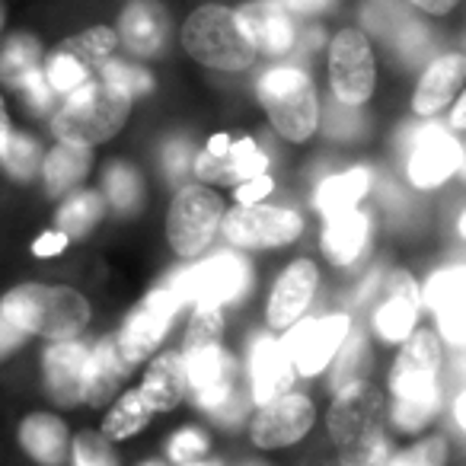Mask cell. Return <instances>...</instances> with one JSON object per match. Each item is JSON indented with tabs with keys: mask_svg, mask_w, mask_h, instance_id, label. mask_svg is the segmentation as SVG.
<instances>
[{
	"mask_svg": "<svg viewBox=\"0 0 466 466\" xmlns=\"http://www.w3.org/2000/svg\"><path fill=\"white\" fill-rule=\"evenodd\" d=\"M0 313L26 336L71 342L90 323V304L80 291L61 285H20L0 300Z\"/></svg>",
	"mask_w": 466,
	"mask_h": 466,
	"instance_id": "1",
	"label": "cell"
},
{
	"mask_svg": "<svg viewBox=\"0 0 466 466\" xmlns=\"http://www.w3.org/2000/svg\"><path fill=\"white\" fill-rule=\"evenodd\" d=\"M131 112V96L106 84L103 77L90 80L80 90L67 96V103L55 116V135L61 144H74V147H93V144L109 141L118 135Z\"/></svg>",
	"mask_w": 466,
	"mask_h": 466,
	"instance_id": "2",
	"label": "cell"
},
{
	"mask_svg": "<svg viewBox=\"0 0 466 466\" xmlns=\"http://www.w3.org/2000/svg\"><path fill=\"white\" fill-rule=\"evenodd\" d=\"M182 46L198 65L214 71H243L256 61V46L240 14L218 4L198 7L188 16L182 26Z\"/></svg>",
	"mask_w": 466,
	"mask_h": 466,
	"instance_id": "3",
	"label": "cell"
},
{
	"mask_svg": "<svg viewBox=\"0 0 466 466\" xmlns=\"http://www.w3.org/2000/svg\"><path fill=\"white\" fill-rule=\"evenodd\" d=\"M259 99L288 141H307L319 125V99L313 80L300 67H272L259 80Z\"/></svg>",
	"mask_w": 466,
	"mask_h": 466,
	"instance_id": "4",
	"label": "cell"
},
{
	"mask_svg": "<svg viewBox=\"0 0 466 466\" xmlns=\"http://www.w3.org/2000/svg\"><path fill=\"white\" fill-rule=\"evenodd\" d=\"M118 48V35L106 26H93L84 33L65 39L48 55L46 77L55 93L71 96L84 84H90L93 71H103L106 61H112V52Z\"/></svg>",
	"mask_w": 466,
	"mask_h": 466,
	"instance_id": "5",
	"label": "cell"
},
{
	"mask_svg": "<svg viewBox=\"0 0 466 466\" xmlns=\"http://www.w3.org/2000/svg\"><path fill=\"white\" fill-rule=\"evenodd\" d=\"M441 364H444L441 336L428 326H419L402 342L393 370H390L393 400H441Z\"/></svg>",
	"mask_w": 466,
	"mask_h": 466,
	"instance_id": "6",
	"label": "cell"
},
{
	"mask_svg": "<svg viewBox=\"0 0 466 466\" xmlns=\"http://www.w3.org/2000/svg\"><path fill=\"white\" fill-rule=\"evenodd\" d=\"M224 224V201L205 186H186L167 214V240L179 256H195Z\"/></svg>",
	"mask_w": 466,
	"mask_h": 466,
	"instance_id": "7",
	"label": "cell"
},
{
	"mask_svg": "<svg viewBox=\"0 0 466 466\" xmlns=\"http://www.w3.org/2000/svg\"><path fill=\"white\" fill-rule=\"evenodd\" d=\"M329 84L336 103L364 106L374 96L377 86V61L368 35L361 29H342L329 46Z\"/></svg>",
	"mask_w": 466,
	"mask_h": 466,
	"instance_id": "8",
	"label": "cell"
},
{
	"mask_svg": "<svg viewBox=\"0 0 466 466\" xmlns=\"http://www.w3.org/2000/svg\"><path fill=\"white\" fill-rule=\"evenodd\" d=\"M176 298L186 304L195 300L198 307H220L233 304L249 291V266L240 256H211L192 268H182L169 285Z\"/></svg>",
	"mask_w": 466,
	"mask_h": 466,
	"instance_id": "9",
	"label": "cell"
},
{
	"mask_svg": "<svg viewBox=\"0 0 466 466\" xmlns=\"http://www.w3.org/2000/svg\"><path fill=\"white\" fill-rule=\"evenodd\" d=\"M380 415H383V393L370 380H358L351 387L339 390L336 400L329 406V428L332 444L342 453L361 447L380 431Z\"/></svg>",
	"mask_w": 466,
	"mask_h": 466,
	"instance_id": "10",
	"label": "cell"
},
{
	"mask_svg": "<svg viewBox=\"0 0 466 466\" xmlns=\"http://www.w3.org/2000/svg\"><path fill=\"white\" fill-rule=\"evenodd\" d=\"M220 230H224L227 243H233L237 249H268L298 240L304 220L291 208L240 205L227 214Z\"/></svg>",
	"mask_w": 466,
	"mask_h": 466,
	"instance_id": "11",
	"label": "cell"
},
{
	"mask_svg": "<svg viewBox=\"0 0 466 466\" xmlns=\"http://www.w3.org/2000/svg\"><path fill=\"white\" fill-rule=\"evenodd\" d=\"M182 300L176 298L173 288H157L154 294L141 300L135 310L128 313L122 332H118V351H122V361L128 364V370L135 364H141L150 351L160 345V339L167 336L169 323L179 313Z\"/></svg>",
	"mask_w": 466,
	"mask_h": 466,
	"instance_id": "12",
	"label": "cell"
},
{
	"mask_svg": "<svg viewBox=\"0 0 466 466\" xmlns=\"http://www.w3.org/2000/svg\"><path fill=\"white\" fill-rule=\"evenodd\" d=\"M463 169V144L451 131L428 125L412 135L406 173L415 188H438Z\"/></svg>",
	"mask_w": 466,
	"mask_h": 466,
	"instance_id": "13",
	"label": "cell"
},
{
	"mask_svg": "<svg viewBox=\"0 0 466 466\" xmlns=\"http://www.w3.org/2000/svg\"><path fill=\"white\" fill-rule=\"evenodd\" d=\"M349 332H351V323L345 313L304 319V323L294 326L285 336V349H288V355H291L294 368H298L300 374L313 377L323 368H329V361H336L339 349L345 345Z\"/></svg>",
	"mask_w": 466,
	"mask_h": 466,
	"instance_id": "14",
	"label": "cell"
},
{
	"mask_svg": "<svg viewBox=\"0 0 466 466\" xmlns=\"http://www.w3.org/2000/svg\"><path fill=\"white\" fill-rule=\"evenodd\" d=\"M313 421H317V406L310 396L304 393H285L272 400L268 406L259 409L253 419V444L275 451V447H291L298 444L304 434H310Z\"/></svg>",
	"mask_w": 466,
	"mask_h": 466,
	"instance_id": "15",
	"label": "cell"
},
{
	"mask_svg": "<svg viewBox=\"0 0 466 466\" xmlns=\"http://www.w3.org/2000/svg\"><path fill=\"white\" fill-rule=\"evenodd\" d=\"M188 364V390H192L195 402L208 412H218L224 402L237 396V364L224 351V345H211L186 355Z\"/></svg>",
	"mask_w": 466,
	"mask_h": 466,
	"instance_id": "16",
	"label": "cell"
},
{
	"mask_svg": "<svg viewBox=\"0 0 466 466\" xmlns=\"http://www.w3.org/2000/svg\"><path fill=\"white\" fill-rule=\"evenodd\" d=\"M421 294L415 279L406 268H393L383 279V300L374 310V329L383 342H406L415 332V319H419Z\"/></svg>",
	"mask_w": 466,
	"mask_h": 466,
	"instance_id": "17",
	"label": "cell"
},
{
	"mask_svg": "<svg viewBox=\"0 0 466 466\" xmlns=\"http://www.w3.org/2000/svg\"><path fill=\"white\" fill-rule=\"evenodd\" d=\"M466 86V52H444L421 71L412 93V112L421 118H434L444 112Z\"/></svg>",
	"mask_w": 466,
	"mask_h": 466,
	"instance_id": "18",
	"label": "cell"
},
{
	"mask_svg": "<svg viewBox=\"0 0 466 466\" xmlns=\"http://www.w3.org/2000/svg\"><path fill=\"white\" fill-rule=\"evenodd\" d=\"M425 304L451 345H466V266L441 268L428 279Z\"/></svg>",
	"mask_w": 466,
	"mask_h": 466,
	"instance_id": "19",
	"label": "cell"
},
{
	"mask_svg": "<svg viewBox=\"0 0 466 466\" xmlns=\"http://www.w3.org/2000/svg\"><path fill=\"white\" fill-rule=\"evenodd\" d=\"M86 361H90V345L84 342H55L42 355L46 368V387L58 406H77L84 402L86 383Z\"/></svg>",
	"mask_w": 466,
	"mask_h": 466,
	"instance_id": "20",
	"label": "cell"
},
{
	"mask_svg": "<svg viewBox=\"0 0 466 466\" xmlns=\"http://www.w3.org/2000/svg\"><path fill=\"white\" fill-rule=\"evenodd\" d=\"M319 285V272L310 259H298L281 272L275 281L272 298H268V326L272 329H291L304 310L310 307L313 294Z\"/></svg>",
	"mask_w": 466,
	"mask_h": 466,
	"instance_id": "21",
	"label": "cell"
},
{
	"mask_svg": "<svg viewBox=\"0 0 466 466\" xmlns=\"http://www.w3.org/2000/svg\"><path fill=\"white\" fill-rule=\"evenodd\" d=\"M249 370H253V400L259 406H268L272 400H279V396H285L291 390L298 368H294L285 342H279L272 336H259L253 342Z\"/></svg>",
	"mask_w": 466,
	"mask_h": 466,
	"instance_id": "22",
	"label": "cell"
},
{
	"mask_svg": "<svg viewBox=\"0 0 466 466\" xmlns=\"http://www.w3.org/2000/svg\"><path fill=\"white\" fill-rule=\"evenodd\" d=\"M247 26V35L253 39L256 52L262 55H288L298 42L294 23L288 16V10L279 0H253L247 7L237 10Z\"/></svg>",
	"mask_w": 466,
	"mask_h": 466,
	"instance_id": "23",
	"label": "cell"
},
{
	"mask_svg": "<svg viewBox=\"0 0 466 466\" xmlns=\"http://www.w3.org/2000/svg\"><path fill=\"white\" fill-rule=\"evenodd\" d=\"M118 35L135 55H160L169 39V14L157 0H131L118 20Z\"/></svg>",
	"mask_w": 466,
	"mask_h": 466,
	"instance_id": "24",
	"label": "cell"
},
{
	"mask_svg": "<svg viewBox=\"0 0 466 466\" xmlns=\"http://www.w3.org/2000/svg\"><path fill=\"white\" fill-rule=\"evenodd\" d=\"M266 167H268V157L256 147L253 137L233 141V147L227 154H208V150H201L195 157V173L211 182H237V179L247 182L256 179V176H266Z\"/></svg>",
	"mask_w": 466,
	"mask_h": 466,
	"instance_id": "25",
	"label": "cell"
},
{
	"mask_svg": "<svg viewBox=\"0 0 466 466\" xmlns=\"http://www.w3.org/2000/svg\"><path fill=\"white\" fill-rule=\"evenodd\" d=\"M144 400L150 402L154 412H169L182 402V396L188 393V364L182 351H163L150 361V368L144 370L141 383Z\"/></svg>",
	"mask_w": 466,
	"mask_h": 466,
	"instance_id": "26",
	"label": "cell"
},
{
	"mask_svg": "<svg viewBox=\"0 0 466 466\" xmlns=\"http://www.w3.org/2000/svg\"><path fill=\"white\" fill-rule=\"evenodd\" d=\"M20 444L39 466H65L71 460V431L58 415L35 412L23 419Z\"/></svg>",
	"mask_w": 466,
	"mask_h": 466,
	"instance_id": "27",
	"label": "cell"
},
{
	"mask_svg": "<svg viewBox=\"0 0 466 466\" xmlns=\"http://www.w3.org/2000/svg\"><path fill=\"white\" fill-rule=\"evenodd\" d=\"M128 374V364L122 361L116 339H103L96 349H90L86 361V383H84V402L86 406H106L118 393V383Z\"/></svg>",
	"mask_w": 466,
	"mask_h": 466,
	"instance_id": "28",
	"label": "cell"
},
{
	"mask_svg": "<svg viewBox=\"0 0 466 466\" xmlns=\"http://www.w3.org/2000/svg\"><path fill=\"white\" fill-rule=\"evenodd\" d=\"M368 233H370V220L368 214L345 211L336 218L326 220L323 230V249L336 266H351V262L361 256V249L368 247Z\"/></svg>",
	"mask_w": 466,
	"mask_h": 466,
	"instance_id": "29",
	"label": "cell"
},
{
	"mask_svg": "<svg viewBox=\"0 0 466 466\" xmlns=\"http://www.w3.org/2000/svg\"><path fill=\"white\" fill-rule=\"evenodd\" d=\"M368 188H370V169L368 167L345 169V173L329 176V179L319 182L317 208L326 214V220L336 218V214L355 211V205L368 195Z\"/></svg>",
	"mask_w": 466,
	"mask_h": 466,
	"instance_id": "30",
	"label": "cell"
},
{
	"mask_svg": "<svg viewBox=\"0 0 466 466\" xmlns=\"http://www.w3.org/2000/svg\"><path fill=\"white\" fill-rule=\"evenodd\" d=\"M46 188L52 195L71 192L77 182H84V176L90 173V150L74 147V144H58L46 160Z\"/></svg>",
	"mask_w": 466,
	"mask_h": 466,
	"instance_id": "31",
	"label": "cell"
},
{
	"mask_svg": "<svg viewBox=\"0 0 466 466\" xmlns=\"http://www.w3.org/2000/svg\"><path fill=\"white\" fill-rule=\"evenodd\" d=\"M150 419H154V409L144 400V393L141 390H128V393L118 396L116 406L109 409V415H106V421H103V434L109 441L135 438L137 431H144V428L150 425Z\"/></svg>",
	"mask_w": 466,
	"mask_h": 466,
	"instance_id": "32",
	"label": "cell"
},
{
	"mask_svg": "<svg viewBox=\"0 0 466 466\" xmlns=\"http://www.w3.org/2000/svg\"><path fill=\"white\" fill-rule=\"evenodd\" d=\"M106 205L99 192H77L61 205L58 211V227L67 240H77V237H86V233L96 227V220L103 218Z\"/></svg>",
	"mask_w": 466,
	"mask_h": 466,
	"instance_id": "33",
	"label": "cell"
},
{
	"mask_svg": "<svg viewBox=\"0 0 466 466\" xmlns=\"http://www.w3.org/2000/svg\"><path fill=\"white\" fill-rule=\"evenodd\" d=\"M368 368H370L368 336H364V332H349V339H345V345L336 355V368H332V390L339 393V390L364 380Z\"/></svg>",
	"mask_w": 466,
	"mask_h": 466,
	"instance_id": "34",
	"label": "cell"
},
{
	"mask_svg": "<svg viewBox=\"0 0 466 466\" xmlns=\"http://www.w3.org/2000/svg\"><path fill=\"white\" fill-rule=\"evenodd\" d=\"M0 163H4V169H7L14 179L29 182L35 176V169L42 167V147L29 135L10 131V137L4 141V147H0Z\"/></svg>",
	"mask_w": 466,
	"mask_h": 466,
	"instance_id": "35",
	"label": "cell"
},
{
	"mask_svg": "<svg viewBox=\"0 0 466 466\" xmlns=\"http://www.w3.org/2000/svg\"><path fill=\"white\" fill-rule=\"evenodd\" d=\"M39 67V42L29 35H16L0 52V77L10 86H23V80Z\"/></svg>",
	"mask_w": 466,
	"mask_h": 466,
	"instance_id": "36",
	"label": "cell"
},
{
	"mask_svg": "<svg viewBox=\"0 0 466 466\" xmlns=\"http://www.w3.org/2000/svg\"><path fill=\"white\" fill-rule=\"evenodd\" d=\"M220 336H224V313H220V307H198L186 329L182 355H192V351L220 345Z\"/></svg>",
	"mask_w": 466,
	"mask_h": 466,
	"instance_id": "37",
	"label": "cell"
},
{
	"mask_svg": "<svg viewBox=\"0 0 466 466\" xmlns=\"http://www.w3.org/2000/svg\"><path fill=\"white\" fill-rule=\"evenodd\" d=\"M106 198L118 208V211H135L141 205V179L131 167L125 163H112L106 169Z\"/></svg>",
	"mask_w": 466,
	"mask_h": 466,
	"instance_id": "38",
	"label": "cell"
},
{
	"mask_svg": "<svg viewBox=\"0 0 466 466\" xmlns=\"http://www.w3.org/2000/svg\"><path fill=\"white\" fill-rule=\"evenodd\" d=\"M71 460L74 466H118L116 451L103 431H80L71 444Z\"/></svg>",
	"mask_w": 466,
	"mask_h": 466,
	"instance_id": "39",
	"label": "cell"
},
{
	"mask_svg": "<svg viewBox=\"0 0 466 466\" xmlns=\"http://www.w3.org/2000/svg\"><path fill=\"white\" fill-rule=\"evenodd\" d=\"M364 20H368V26L374 29L377 35L396 42V35L412 23V16H409L400 4H393V0H374V4L364 10Z\"/></svg>",
	"mask_w": 466,
	"mask_h": 466,
	"instance_id": "40",
	"label": "cell"
},
{
	"mask_svg": "<svg viewBox=\"0 0 466 466\" xmlns=\"http://www.w3.org/2000/svg\"><path fill=\"white\" fill-rule=\"evenodd\" d=\"M444 463H447V438L431 434V438H421L419 444L393 453L387 466H444Z\"/></svg>",
	"mask_w": 466,
	"mask_h": 466,
	"instance_id": "41",
	"label": "cell"
},
{
	"mask_svg": "<svg viewBox=\"0 0 466 466\" xmlns=\"http://www.w3.org/2000/svg\"><path fill=\"white\" fill-rule=\"evenodd\" d=\"M441 400H393V425L406 434L421 431L438 415Z\"/></svg>",
	"mask_w": 466,
	"mask_h": 466,
	"instance_id": "42",
	"label": "cell"
},
{
	"mask_svg": "<svg viewBox=\"0 0 466 466\" xmlns=\"http://www.w3.org/2000/svg\"><path fill=\"white\" fill-rule=\"evenodd\" d=\"M99 74H103L106 84H112L116 90L128 93L131 99L141 96V93L154 90V80H150V74L141 71V67H135V65H125V61H106V67Z\"/></svg>",
	"mask_w": 466,
	"mask_h": 466,
	"instance_id": "43",
	"label": "cell"
},
{
	"mask_svg": "<svg viewBox=\"0 0 466 466\" xmlns=\"http://www.w3.org/2000/svg\"><path fill=\"white\" fill-rule=\"evenodd\" d=\"M211 441L201 428H182L173 441H169V457L176 460L179 466H198L201 457L208 453Z\"/></svg>",
	"mask_w": 466,
	"mask_h": 466,
	"instance_id": "44",
	"label": "cell"
},
{
	"mask_svg": "<svg viewBox=\"0 0 466 466\" xmlns=\"http://www.w3.org/2000/svg\"><path fill=\"white\" fill-rule=\"evenodd\" d=\"M390 441L383 438V431H377L370 441H364L361 447L345 453V466H387L390 463Z\"/></svg>",
	"mask_w": 466,
	"mask_h": 466,
	"instance_id": "45",
	"label": "cell"
},
{
	"mask_svg": "<svg viewBox=\"0 0 466 466\" xmlns=\"http://www.w3.org/2000/svg\"><path fill=\"white\" fill-rule=\"evenodd\" d=\"M192 154H195V150H192V144H188V141L167 144V150H163V167H167L169 179H186L188 169H195Z\"/></svg>",
	"mask_w": 466,
	"mask_h": 466,
	"instance_id": "46",
	"label": "cell"
},
{
	"mask_svg": "<svg viewBox=\"0 0 466 466\" xmlns=\"http://www.w3.org/2000/svg\"><path fill=\"white\" fill-rule=\"evenodd\" d=\"M20 90L26 93L29 106H33L35 112H46L48 106H52V99H55V90H52V84H48L46 71H39V67H35V71L29 74L26 80H23V86H20Z\"/></svg>",
	"mask_w": 466,
	"mask_h": 466,
	"instance_id": "47",
	"label": "cell"
},
{
	"mask_svg": "<svg viewBox=\"0 0 466 466\" xmlns=\"http://www.w3.org/2000/svg\"><path fill=\"white\" fill-rule=\"evenodd\" d=\"M358 122H361V118L355 116V109H351V106L336 103L329 116H326V131H329V135H336V137H351L358 131Z\"/></svg>",
	"mask_w": 466,
	"mask_h": 466,
	"instance_id": "48",
	"label": "cell"
},
{
	"mask_svg": "<svg viewBox=\"0 0 466 466\" xmlns=\"http://www.w3.org/2000/svg\"><path fill=\"white\" fill-rule=\"evenodd\" d=\"M268 192H272V179H268V176H256V179L240 182V188H237V201H243V205H256V201H262Z\"/></svg>",
	"mask_w": 466,
	"mask_h": 466,
	"instance_id": "49",
	"label": "cell"
},
{
	"mask_svg": "<svg viewBox=\"0 0 466 466\" xmlns=\"http://www.w3.org/2000/svg\"><path fill=\"white\" fill-rule=\"evenodd\" d=\"M67 247V237L61 230H52V233H42L39 240L33 243V253L39 256V259H52V256H61Z\"/></svg>",
	"mask_w": 466,
	"mask_h": 466,
	"instance_id": "50",
	"label": "cell"
},
{
	"mask_svg": "<svg viewBox=\"0 0 466 466\" xmlns=\"http://www.w3.org/2000/svg\"><path fill=\"white\" fill-rule=\"evenodd\" d=\"M23 339H26V332L16 329L14 323H10L4 313H0V358H7L10 351H16L23 345Z\"/></svg>",
	"mask_w": 466,
	"mask_h": 466,
	"instance_id": "51",
	"label": "cell"
},
{
	"mask_svg": "<svg viewBox=\"0 0 466 466\" xmlns=\"http://www.w3.org/2000/svg\"><path fill=\"white\" fill-rule=\"evenodd\" d=\"M415 10H421V14L428 16H447L453 7H457L460 0H409Z\"/></svg>",
	"mask_w": 466,
	"mask_h": 466,
	"instance_id": "52",
	"label": "cell"
},
{
	"mask_svg": "<svg viewBox=\"0 0 466 466\" xmlns=\"http://www.w3.org/2000/svg\"><path fill=\"white\" fill-rule=\"evenodd\" d=\"M279 4L294 14H319V10H329L336 0H279Z\"/></svg>",
	"mask_w": 466,
	"mask_h": 466,
	"instance_id": "53",
	"label": "cell"
},
{
	"mask_svg": "<svg viewBox=\"0 0 466 466\" xmlns=\"http://www.w3.org/2000/svg\"><path fill=\"white\" fill-rule=\"evenodd\" d=\"M447 125H451L453 131H466V86L463 93L457 96V103H453L451 109V118H447Z\"/></svg>",
	"mask_w": 466,
	"mask_h": 466,
	"instance_id": "54",
	"label": "cell"
},
{
	"mask_svg": "<svg viewBox=\"0 0 466 466\" xmlns=\"http://www.w3.org/2000/svg\"><path fill=\"white\" fill-rule=\"evenodd\" d=\"M233 147V141L227 135H214L211 144H208V154H227Z\"/></svg>",
	"mask_w": 466,
	"mask_h": 466,
	"instance_id": "55",
	"label": "cell"
},
{
	"mask_svg": "<svg viewBox=\"0 0 466 466\" xmlns=\"http://www.w3.org/2000/svg\"><path fill=\"white\" fill-rule=\"evenodd\" d=\"M453 419H457V425L466 431V390L457 396V402H453Z\"/></svg>",
	"mask_w": 466,
	"mask_h": 466,
	"instance_id": "56",
	"label": "cell"
},
{
	"mask_svg": "<svg viewBox=\"0 0 466 466\" xmlns=\"http://www.w3.org/2000/svg\"><path fill=\"white\" fill-rule=\"evenodd\" d=\"M10 137V122H7V109H4V99H0V147Z\"/></svg>",
	"mask_w": 466,
	"mask_h": 466,
	"instance_id": "57",
	"label": "cell"
},
{
	"mask_svg": "<svg viewBox=\"0 0 466 466\" xmlns=\"http://www.w3.org/2000/svg\"><path fill=\"white\" fill-rule=\"evenodd\" d=\"M460 233H463V237H466V211L460 214Z\"/></svg>",
	"mask_w": 466,
	"mask_h": 466,
	"instance_id": "58",
	"label": "cell"
},
{
	"mask_svg": "<svg viewBox=\"0 0 466 466\" xmlns=\"http://www.w3.org/2000/svg\"><path fill=\"white\" fill-rule=\"evenodd\" d=\"M460 173H463V179H466V147H463V169H460Z\"/></svg>",
	"mask_w": 466,
	"mask_h": 466,
	"instance_id": "59",
	"label": "cell"
},
{
	"mask_svg": "<svg viewBox=\"0 0 466 466\" xmlns=\"http://www.w3.org/2000/svg\"><path fill=\"white\" fill-rule=\"evenodd\" d=\"M247 466H266V463H247Z\"/></svg>",
	"mask_w": 466,
	"mask_h": 466,
	"instance_id": "60",
	"label": "cell"
},
{
	"mask_svg": "<svg viewBox=\"0 0 466 466\" xmlns=\"http://www.w3.org/2000/svg\"><path fill=\"white\" fill-rule=\"evenodd\" d=\"M198 466H214V463H198Z\"/></svg>",
	"mask_w": 466,
	"mask_h": 466,
	"instance_id": "61",
	"label": "cell"
},
{
	"mask_svg": "<svg viewBox=\"0 0 466 466\" xmlns=\"http://www.w3.org/2000/svg\"><path fill=\"white\" fill-rule=\"evenodd\" d=\"M0 16H4V14H0Z\"/></svg>",
	"mask_w": 466,
	"mask_h": 466,
	"instance_id": "62",
	"label": "cell"
}]
</instances>
